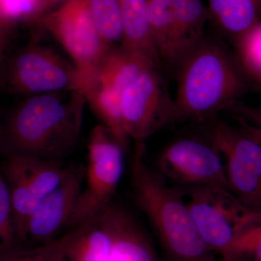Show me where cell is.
<instances>
[{
	"label": "cell",
	"mask_w": 261,
	"mask_h": 261,
	"mask_svg": "<svg viewBox=\"0 0 261 261\" xmlns=\"http://www.w3.org/2000/svg\"><path fill=\"white\" fill-rule=\"evenodd\" d=\"M2 134H3V123H2L1 119H0V143H1Z\"/></svg>",
	"instance_id": "32"
},
{
	"label": "cell",
	"mask_w": 261,
	"mask_h": 261,
	"mask_svg": "<svg viewBox=\"0 0 261 261\" xmlns=\"http://www.w3.org/2000/svg\"><path fill=\"white\" fill-rule=\"evenodd\" d=\"M41 7H42V10H44L47 8V7L51 6V5L56 4V3H61V2H65L67 0H38Z\"/></svg>",
	"instance_id": "31"
},
{
	"label": "cell",
	"mask_w": 261,
	"mask_h": 261,
	"mask_svg": "<svg viewBox=\"0 0 261 261\" xmlns=\"http://www.w3.org/2000/svg\"><path fill=\"white\" fill-rule=\"evenodd\" d=\"M238 121L240 123V126L261 145V130L257 128V127L252 126L246 121H243L241 118H238Z\"/></svg>",
	"instance_id": "29"
},
{
	"label": "cell",
	"mask_w": 261,
	"mask_h": 261,
	"mask_svg": "<svg viewBox=\"0 0 261 261\" xmlns=\"http://www.w3.org/2000/svg\"><path fill=\"white\" fill-rule=\"evenodd\" d=\"M68 261H111L112 240L102 214L58 239Z\"/></svg>",
	"instance_id": "14"
},
{
	"label": "cell",
	"mask_w": 261,
	"mask_h": 261,
	"mask_svg": "<svg viewBox=\"0 0 261 261\" xmlns=\"http://www.w3.org/2000/svg\"><path fill=\"white\" fill-rule=\"evenodd\" d=\"M14 25L0 19V70L8 58V50L13 39L12 35Z\"/></svg>",
	"instance_id": "28"
},
{
	"label": "cell",
	"mask_w": 261,
	"mask_h": 261,
	"mask_svg": "<svg viewBox=\"0 0 261 261\" xmlns=\"http://www.w3.org/2000/svg\"><path fill=\"white\" fill-rule=\"evenodd\" d=\"M123 126L136 143L145 142L169 122L174 121V102L160 73L150 67L121 93Z\"/></svg>",
	"instance_id": "10"
},
{
	"label": "cell",
	"mask_w": 261,
	"mask_h": 261,
	"mask_svg": "<svg viewBox=\"0 0 261 261\" xmlns=\"http://www.w3.org/2000/svg\"><path fill=\"white\" fill-rule=\"evenodd\" d=\"M101 214L112 240L111 261H154L143 228L129 211L112 201Z\"/></svg>",
	"instance_id": "13"
},
{
	"label": "cell",
	"mask_w": 261,
	"mask_h": 261,
	"mask_svg": "<svg viewBox=\"0 0 261 261\" xmlns=\"http://www.w3.org/2000/svg\"><path fill=\"white\" fill-rule=\"evenodd\" d=\"M260 1H261V0H260Z\"/></svg>",
	"instance_id": "33"
},
{
	"label": "cell",
	"mask_w": 261,
	"mask_h": 261,
	"mask_svg": "<svg viewBox=\"0 0 261 261\" xmlns=\"http://www.w3.org/2000/svg\"><path fill=\"white\" fill-rule=\"evenodd\" d=\"M124 151L102 124L91 130L83 189L66 231L96 217L112 202L123 176Z\"/></svg>",
	"instance_id": "5"
},
{
	"label": "cell",
	"mask_w": 261,
	"mask_h": 261,
	"mask_svg": "<svg viewBox=\"0 0 261 261\" xmlns=\"http://www.w3.org/2000/svg\"><path fill=\"white\" fill-rule=\"evenodd\" d=\"M86 102L102 121L111 135L126 150L129 138L125 132L122 116L121 94L114 89L94 84L84 93Z\"/></svg>",
	"instance_id": "20"
},
{
	"label": "cell",
	"mask_w": 261,
	"mask_h": 261,
	"mask_svg": "<svg viewBox=\"0 0 261 261\" xmlns=\"http://www.w3.org/2000/svg\"><path fill=\"white\" fill-rule=\"evenodd\" d=\"M130 182L136 203L172 256L178 261H207L209 247L202 240L181 189L145 161V145L137 143Z\"/></svg>",
	"instance_id": "3"
},
{
	"label": "cell",
	"mask_w": 261,
	"mask_h": 261,
	"mask_svg": "<svg viewBox=\"0 0 261 261\" xmlns=\"http://www.w3.org/2000/svg\"><path fill=\"white\" fill-rule=\"evenodd\" d=\"M147 18L160 61L167 68L176 70L173 0H147Z\"/></svg>",
	"instance_id": "19"
},
{
	"label": "cell",
	"mask_w": 261,
	"mask_h": 261,
	"mask_svg": "<svg viewBox=\"0 0 261 261\" xmlns=\"http://www.w3.org/2000/svg\"><path fill=\"white\" fill-rule=\"evenodd\" d=\"M84 87L76 67L36 39L8 56L0 70V89L10 94L84 92Z\"/></svg>",
	"instance_id": "4"
},
{
	"label": "cell",
	"mask_w": 261,
	"mask_h": 261,
	"mask_svg": "<svg viewBox=\"0 0 261 261\" xmlns=\"http://www.w3.org/2000/svg\"><path fill=\"white\" fill-rule=\"evenodd\" d=\"M210 141L224 161L230 191L247 207L261 209V145L241 127L219 121Z\"/></svg>",
	"instance_id": "9"
},
{
	"label": "cell",
	"mask_w": 261,
	"mask_h": 261,
	"mask_svg": "<svg viewBox=\"0 0 261 261\" xmlns=\"http://www.w3.org/2000/svg\"><path fill=\"white\" fill-rule=\"evenodd\" d=\"M123 39L122 47L141 55L155 68L162 63L152 43L148 18L147 0H119Z\"/></svg>",
	"instance_id": "15"
},
{
	"label": "cell",
	"mask_w": 261,
	"mask_h": 261,
	"mask_svg": "<svg viewBox=\"0 0 261 261\" xmlns=\"http://www.w3.org/2000/svg\"><path fill=\"white\" fill-rule=\"evenodd\" d=\"M150 67L155 68L138 53L128 50L121 45L118 47L111 46L98 68L95 84L114 89L121 94Z\"/></svg>",
	"instance_id": "16"
},
{
	"label": "cell",
	"mask_w": 261,
	"mask_h": 261,
	"mask_svg": "<svg viewBox=\"0 0 261 261\" xmlns=\"http://www.w3.org/2000/svg\"><path fill=\"white\" fill-rule=\"evenodd\" d=\"M42 11L38 0H0V19L13 25L36 18Z\"/></svg>",
	"instance_id": "25"
},
{
	"label": "cell",
	"mask_w": 261,
	"mask_h": 261,
	"mask_svg": "<svg viewBox=\"0 0 261 261\" xmlns=\"http://www.w3.org/2000/svg\"><path fill=\"white\" fill-rule=\"evenodd\" d=\"M234 43L235 57L247 81L261 92V20Z\"/></svg>",
	"instance_id": "21"
},
{
	"label": "cell",
	"mask_w": 261,
	"mask_h": 261,
	"mask_svg": "<svg viewBox=\"0 0 261 261\" xmlns=\"http://www.w3.org/2000/svg\"><path fill=\"white\" fill-rule=\"evenodd\" d=\"M180 189L207 246L226 255L238 233L261 210L247 207L226 189L207 187Z\"/></svg>",
	"instance_id": "7"
},
{
	"label": "cell",
	"mask_w": 261,
	"mask_h": 261,
	"mask_svg": "<svg viewBox=\"0 0 261 261\" xmlns=\"http://www.w3.org/2000/svg\"><path fill=\"white\" fill-rule=\"evenodd\" d=\"M159 172L181 187L229 190L222 156L211 143L181 139L167 146L158 159Z\"/></svg>",
	"instance_id": "11"
},
{
	"label": "cell",
	"mask_w": 261,
	"mask_h": 261,
	"mask_svg": "<svg viewBox=\"0 0 261 261\" xmlns=\"http://www.w3.org/2000/svg\"><path fill=\"white\" fill-rule=\"evenodd\" d=\"M86 167L82 163H68L61 182L44 199L29 220L25 246L53 243L66 231L83 189Z\"/></svg>",
	"instance_id": "12"
},
{
	"label": "cell",
	"mask_w": 261,
	"mask_h": 261,
	"mask_svg": "<svg viewBox=\"0 0 261 261\" xmlns=\"http://www.w3.org/2000/svg\"><path fill=\"white\" fill-rule=\"evenodd\" d=\"M229 110L233 111L238 118L261 130V105L255 107L237 102Z\"/></svg>",
	"instance_id": "27"
},
{
	"label": "cell",
	"mask_w": 261,
	"mask_h": 261,
	"mask_svg": "<svg viewBox=\"0 0 261 261\" xmlns=\"http://www.w3.org/2000/svg\"><path fill=\"white\" fill-rule=\"evenodd\" d=\"M176 69L202 40L208 10L202 0H173Z\"/></svg>",
	"instance_id": "17"
},
{
	"label": "cell",
	"mask_w": 261,
	"mask_h": 261,
	"mask_svg": "<svg viewBox=\"0 0 261 261\" xmlns=\"http://www.w3.org/2000/svg\"><path fill=\"white\" fill-rule=\"evenodd\" d=\"M55 242L40 246L15 247L0 254V261H48Z\"/></svg>",
	"instance_id": "26"
},
{
	"label": "cell",
	"mask_w": 261,
	"mask_h": 261,
	"mask_svg": "<svg viewBox=\"0 0 261 261\" xmlns=\"http://www.w3.org/2000/svg\"><path fill=\"white\" fill-rule=\"evenodd\" d=\"M247 255L261 261V210L238 233L233 240L228 256Z\"/></svg>",
	"instance_id": "23"
},
{
	"label": "cell",
	"mask_w": 261,
	"mask_h": 261,
	"mask_svg": "<svg viewBox=\"0 0 261 261\" xmlns=\"http://www.w3.org/2000/svg\"><path fill=\"white\" fill-rule=\"evenodd\" d=\"M174 121L202 120L229 110L249 84L236 57L219 43L202 41L178 65Z\"/></svg>",
	"instance_id": "2"
},
{
	"label": "cell",
	"mask_w": 261,
	"mask_h": 261,
	"mask_svg": "<svg viewBox=\"0 0 261 261\" xmlns=\"http://www.w3.org/2000/svg\"><path fill=\"white\" fill-rule=\"evenodd\" d=\"M89 11L104 42L113 46L123 39L119 0H87Z\"/></svg>",
	"instance_id": "22"
},
{
	"label": "cell",
	"mask_w": 261,
	"mask_h": 261,
	"mask_svg": "<svg viewBox=\"0 0 261 261\" xmlns=\"http://www.w3.org/2000/svg\"><path fill=\"white\" fill-rule=\"evenodd\" d=\"M41 23L80 72L85 84L84 94L95 84L101 61L111 47L98 32L87 0H67L59 9L43 17Z\"/></svg>",
	"instance_id": "6"
},
{
	"label": "cell",
	"mask_w": 261,
	"mask_h": 261,
	"mask_svg": "<svg viewBox=\"0 0 261 261\" xmlns=\"http://www.w3.org/2000/svg\"><path fill=\"white\" fill-rule=\"evenodd\" d=\"M67 166L65 161H44L22 155L3 157L0 173L8 187L15 231L22 245L25 244L29 220L61 182Z\"/></svg>",
	"instance_id": "8"
},
{
	"label": "cell",
	"mask_w": 261,
	"mask_h": 261,
	"mask_svg": "<svg viewBox=\"0 0 261 261\" xmlns=\"http://www.w3.org/2000/svg\"><path fill=\"white\" fill-rule=\"evenodd\" d=\"M208 13L233 41L260 21V0H207Z\"/></svg>",
	"instance_id": "18"
},
{
	"label": "cell",
	"mask_w": 261,
	"mask_h": 261,
	"mask_svg": "<svg viewBox=\"0 0 261 261\" xmlns=\"http://www.w3.org/2000/svg\"><path fill=\"white\" fill-rule=\"evenodd\" d=\"M86 103L79 90L29 96L3 123L0 154L65 161L80 140Z\"/></svg>",
	"instance_id": "1"
},
{
	"label": "cell",
	"mask_w": 261,
	"mask_h": 261,
	"mask_svg": "<svg viewBox=\"0 0 261 261\" xmlns=\"http://www.w3.org/2000/svg\"><path fill=\"white\" fill-rule=\"evenodd\" d=\"M48 261H68L65 258L63 250L60 247L58 240H56L55 242L54 247H53Z\"/></svg>",
	"instance_id": "30"
},
{
	"label": "cell",
	"mask_w": 261,
	"mask_h": 261,
	"mask_svg": "<svg viewBox=\"0 0 261 261\" xmlns=\"http://www.w3.org/2000/svg\"><path fill=\"white\" fill-rule=\"evenodd\" d=\"M21 245L15 231L9 192L0 173V254Z\"/></svg>",
	"instance_id": "24"
}]
</instances>
